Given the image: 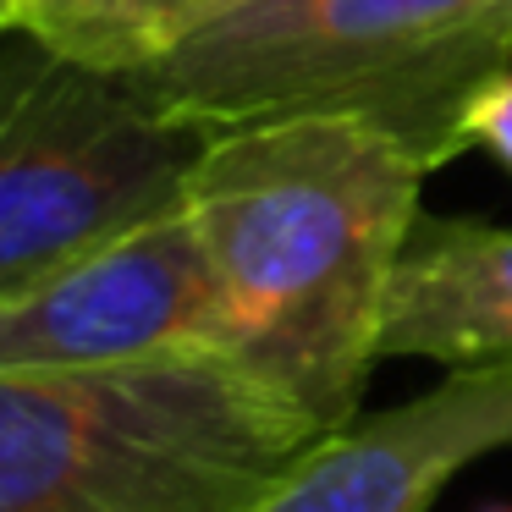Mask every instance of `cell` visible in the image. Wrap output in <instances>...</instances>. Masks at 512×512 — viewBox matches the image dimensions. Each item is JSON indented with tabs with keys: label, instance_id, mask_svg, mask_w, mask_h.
I'll return each instance as SVG.
<instances>
[{
	"label": "cell",
	"instance_id": "1",
	"mask_svg": "<svg viewBox=\"0 0 512 512\" xmlns=\"http://www.w3.org/2000/svg\"><path fill=\"white\" fill-rule=\"evenodd\" d=\"M424 177L402 144L336 116L210 133L193 166L221 353L320 430L364 413Z\"/></svg>",
	"mask_w": 512,
	"mask_h": 512
},
{
	"label": "cell",
	"instance_id": "2",
	"mask_svg": "<svg viewBox=\"0 0 512 512\" xmlns=\"http://www.w3.org/2000/svg\"><path fill=\"white\" fill-rule=\"evenodd\" d=\"M501 72L512 0H237L133 78L204 133L336 116L441 171Z\"/></svg>",
	"mask_w": 512,
	"mask_h": 512
},
{
	"label": "cell",
	"instance_id": "3",
	"mask_svg": "<svg viewBox=\"0 0 512 512\" xmlns=\"http://www.w3.org/2000/svg\"><path fill=\"white\" fill-rule=\"evenodd\" d=\"M320 435L221 353L0 369V512H243Z\"/></svg>",
	"mask_w": 512,
	"mask_h": 512
},
{
	"label": "cell",
	"instance_id": "4",
	"mask_svg": "<svg viewBox=\"0 0 512 512\" xmlns=\"http://www.w3.org/2000/svg\"><path fill=\"white\" fill-rule=\"evenodd\" d=\"M210 133L133 72L0 23V298L67 259L188 210Z\"/></svg>",
	"mask_w": 512,
	"mask_h": 512
},
{
	"label": "cell",
	"instance_id": "5",
	"mask_svg": "<svg viewBox=\"0 0 512 512\" xmlns=\"http://www.w3.org/2000/svg\"><path fill=\"white\" fill-rule=\"evenodd\" d=\"M188 353H221V298L188 210L0 298V369H122Z\"/></svg>",
	"mask_w": 512,
	"mask_h": 512
},
{
	"label": "cell",
	"instance_id": "6",
	"mask_svg": "<svg viewBox=\"0 0 512 512\" xmlns=\"http://www.w3.org/2000/svg\"><path fill=\"white\" fill-rule=\"evenodd\" d=\"M512 446V364L446 369L441 386L325 430L243 512H430L468 463Z\"/></svg>",
	"mask_w": 512,
	"mask_h": 512
},
{
	"label": "cell",
	"instance_id": "7",
	"mask_svg": "<svg viewBox=\"0 0 512 512\" xmlns=\"http://www.w3.org/2000/svg\"><path fill=\"white\" fill-rule=\"evenodd\" d=\"M380 358L441 369L512 364V232L474 215H424L391 270Z\"/></svg>",
	"mask_w": 512,
	"mask_h": 512
},
{
	"label": "cell",
	"instance_id": "8",
	"mask_svg": "<svg viewBox=\"0 0 512 512\" xmlns=\"http://www.w3.org/2000/svg\"><path fill=\"white\" fill-rule=\"evenodd\" d=\"M12 23L105 72H144L237 0H6Z\"/></svg>",
	"mask_w": 512,
	"mask_h": 512
},
{
	"label": "cell",
	"instance_id": "9",
	"mask_svg": "<svg viewBox=\"0 0 512 512\" xmlns=\"http://www.w3.org/2000/svg\"><path fill=\"white\" fill-rule=\"evenodd\" d=\"M468 133H474V149L496 155L501 166H507V177H512V72H501V78L479 94Z\"/></svg>",
	"mask_w": 512,
	"mask_h": 512
},
{
	"label": "cell",
	"instance_id": "10",
	"mask_svg": "<svg viewBox=\"0 0 512 512\" xmlns=\"http://www.w3.org/2000/svg\"><path fill=\"white\" fill-rule=\"evenodd\" d=\"M479 512H512V501H490V507H479Z\"/></svg>",
	"mask_w": 512,
	"mask_h": 512
},
{
	"label": "cell",
	"instance_id": "11",
	"mask_svg": "<svg viewBox=\"0 0 512 512\" xmlns=\"http://www.w3.org/2000/svg\"><path fill=\"white\" fill-rule=\"evenodd\" d=\"M0 23H12V6H6V0H0Z\"/></svg>",
	"mask_w": 512,
	"mask_h": 512
}]
</instances>
